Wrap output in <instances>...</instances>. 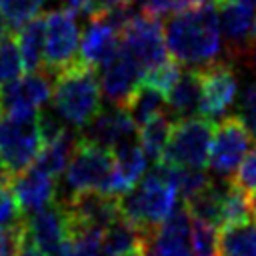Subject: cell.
<instances>
[{
  "label": "cell",
  "instance_id": "obj_22",
  "mask_svg": "<svg viewBox=\"0 0 256 256\" xmlns=\"http://www.w3.org/2000/svg\"><path fill=\"white\" fill-rule=\"evenodd\" d=\"M220 256H256V222L244 220L222 226L218 234Z\"/></svg>",
  "mask_w": 256,
  "mask_h": 256
},
{
  "label": "cell",
  "instance_id": "obj_5",
  "mask_svg": "<svg viewBox=\"0 0 256 256\" xmlns=\"http://www.w3.org/2000/svg\"><path fill=\"white\" fill-rule=\"evenodd\" d=\"M36 118L4 116L0 122V160L6 166L10 178L28 170L44 148Z\"/></svg>",
  "mask_w": 256,
  "mask_h": 256
},
{
  "label": "cell",
  "instance_id": "obj_15",
  "mask_svg": "<svg viewBox=\"0 0 256 256\" xmlns=\"http://www.w3.org/2000/svg\"><path fill=\"white\" fill-rule=\"evenodd\" d=\"M144 68L136 60V56L122 46L116 50V54L100 66V86L102 94L108 98L114 106H124L128 96L134 92V88L142 82Z\"/></svg>",
  "mask_w": 256,
  "mask_h": 256
},
{
  "label": "cell",
  "instance_id": "obj_23",
  "mask_svg": "<svg viewBox=\"0 0 256 256\" xmlns=\"http://www.w3.org/2000/svg\"><path fill=\"white\" fill-rule=\"evenodd\" d=\"M172 126H174L172 114L160 112L158 116H154L152 120H148L146 124H142L138 128V136H136L138 144L150 160L158 162L162 158V154L168 146L170 134H172Z\"/></svg>",
  "mask_w": 256,
  "mask_h": 256
},
{
  "label": "cell",
  "instance_id": "obj_4",
  "mask_svg": "<svg viewBox=\"0 0 256 256\" xmlns=\"http://www.w3.org/2000/svg\"><path fill=\"white\" fill-rule=\"evenodd\" d=\"M214 130V120L204 116H186L174 120L168 146L160 160L186 168L206 166L210 158Z\"/></svg>",
  "mask_w": 256,
  "mask_h": 256
},
{
  "label": "cell",
  "instance_id": "obj_16",
  "mask_svg": "<svg viewBox=\"0 0 256 256\" xmlns=\"http://www.w3.org/2000/svg\"><path fill=\"white\" fill-rule=\"evenodd\" d=\"M136 128L138 126L130 118L128 110L124 106H114L112 104V108L100 110L92 118V122L86 128H82L80 138H84V140H88L96 146L114 150L118 144L136 138L134 136Z\"/></svg>",
  "mask_w": 256,
  "mask_h": 256
},
{
  "label": "cell",
  "instance_id": "obj_3",
  "mask_svg": "<svg viewBox=\"0 0 256 256\" xmlns=\"http://www.w3.org/2000/svg\"><path fill=\"white\" fill-rule=\"evenodd\" d=\"M176 186L156 168H152L132 190L118 198L120 216L146 234L154 236L156 228L176 208Z\"/></svg>",
  "mask_w": 256,
  "mask_h": 256
},
{
  "label": "cell",
  "instance_id": "obj_8",
  "mask_svg": "<svg viewBox=\"0 0 256 256\" xmlns=\"http://www.w3.org/2000/svg\"><path fill=\"white\" fill-rule=\"evenodd\" d=\"M60 202L66 210L70 236L80 230H90V228L106 230L114 220L120 218L118 196H110L100 190L70 192Z\"/></svg>",
  "mask_w": 256,
  "mask_h": 256
},
{
  "label": "cell",
  "instance_id": "obj_45",
  "mask_svg": "<svg viewBox=\"0 0 256 256\" xmlns=\"http://www.w3.org/2000/svg\"><path fill=\"white\" fill-rule=\"evenodd\" d=\"M2 116H4V114H2V108H0V120H2Z\"/></svg>",
  "mask_w": 256,
  "mask_h": 256
},
{
  "label": "cell",
  "instance_id": "obj_20",
  "mask_svg": "<svg viewBox=\"0 0 256 256\" xmlns=\"http://www.w3.org/2000/svg\"><path fill=\"white\" fill-rule=\"evenodd\" d=\"M150 240V234L120 216L102 232V256H122L134 248L148 246Z\"/></svg>",
  "mask_w": 256,
  "mask_h": 256
},
{
  "label": "cell",
  "instance_id": "obj_10",
  "mask_svg": "<svg viewBox=\"0 0 256 256\" xmlns=\"http://www.w3.org/2000/svg\"><path fill=\"white\" fill-rule=\"evenodd\" d=\"M24 242L32 244L44 256H64L70 244V228L60 200L24 216Z\"/></svg>",
  "mask_w": 256,
  "mask_h": 256
},
{
  "label": "cell",
  "instance_id": "obj_28",
  "mask_svg": "<svg viewBox=\"0 0 256 256\" xmlns=\"http://www.w3.org/2000/svg\"><path fill=\"white\" fill-rule=\"evenodd\" d=\"M22 70H24V62L14 32L0 34V86L18 78Z\"/></svg>",
  "mask_w": 256,
  "mask_h": 256
},
{
  "label": "cell",
  "instance_id": "obj_24",
  "mask_svg": "<svg viewBox=\"0 0 256 256\" xmlns=\"http://www.w3.org/2000/svg\"><path fill=\"white\" fill-rule=\"evenodd\" d=\"M164 102H166V96L160 90L152 88L146 82H140L124 102V108L128 110L134 124L140 128L142 124H146L148 120L164 112Z\"/></svg>",
  "mask_w": 256,
  "mask_h": 256
},
{
  "label": "cell",
  "instance_id": "obj_18",
  "mask_svg": "<svg viewBox=\"0 0 256 256\" xmlns=\"http://www.w3.org/2000/svg\"><path fill=\"white\" fill-rule=\"evenodd\" d=\"M120 48V32L104 18H90L80 38L78 58L92 68L106 64Z\"/></svg>",
  "mask_w": 256,
  "mask_h": 256
},
{
  "label": "cell",
  "instance_id": "obj_29",
  "mask_svg": "<svg viewBox=\"0 0 256 256\" xmlns=\"http://www.w3.org/2000/svg\"><path fill=\"white\" fill-rule=\"evenodd\" d=\"M46 0H2V22L16 34V30L28 20L36 18Z\"/></svg>",
  "mask_w": 256,
  "mask_h": 256
},
{
  "label": "cell",
  "instance_id": "obj_42",
  "mask_svg": "<svg viewBox=\"0 0 256 256\" xmlns=\"http://www.w3.org/2000/svg\"><path fill=\"white\" fill-rule=\"evenodd\" d=\"M248 204H250V212H252V214H254V218H256V188H254V192L250 194Z\"/></svg>",
  "mask_w": 256,
  "mask_h": 256
},
{
  "label": "cell",
  "instance_id": "obj_43",
  "mask_svg": "<svg viewBox=\"0 0 256 256\" xmlns=\"http://www.w3.org/2000/svg\"><path fill=\"white\" fill-rule=\"evenodd\" d=\"M4 22H2V0H0V26H2Z\"/></svg>",
  "mask_w": 256,
  "mask_h": 256
},
{
  "label": "cell",
  "instance_id": "obj_33",
  "mask_svg": "<svg viewBox=\"0 0 256 256\" xmlns=\"http://www.w3.org/2000/svg\"><path fill=\"white\" fill-rule=\"evenodd\" d=\"M22 220H24V214L14 198L10 184L0 182V230L18 226Z\"/></svg>",
  "mask_w": 256,
  "mask_h": 256
},
{
  "label": "cell",
  "instance_id": "obj_14",
  "mask_svg": "<svg viewBox=\"0 0 256 256\" xmlns=\"http://www.w3.org/2000/svg\"><path fill=\"white\" fill-rule=\"evenodd\" d=\"M220 30L230 58L246 56L256 38V2L252 0H216Z\"/></svg>",
  "mask_w": 256,
  "mask_h": 256
},
{
  "label": "cell",
  "instance_id": "obj_19",
  "mask_svg": "<svg viewBox=\"0 0 256 256\" xmlns=\"http://www.w3.org/2000/svg\"><path fill=\"white\" fill-rule=\"evenodd\" d=\"M200 98H202V88H200V74L198 68L184 70L182 76L176 80V84L170 88L166 94V106L172 116L186 118L192 116L196 110H200Z\"/></svg>",
  "mask_w": 256,
  "mask_h": 256
},
{
  "label": "cell",
  "instance_id": "obj_11",
  "mask_svg": "<svg viewBox=\"0 0 256 256\" xmlns=\"http://www.w3.org/2000/svg\"><path fill=\"white\" fill-rule=\"evenodd\" d=\"M252 136L238 116H226L216 124L208 166L218 176H230L248 154Z\"/></svg>",
  "mask_w": 256,
  "mask_h": 256
},
{
  "label": "cell",
  "instance_id": "obj_21",
  "mask_svg": "<svg viewBox=\"0 0 256 256\" xmlns=\"http://www.w3.org/2000/svg\"><path fill=\"white\" fill-rule=\"evenodd\" d=\"M14 38H16V44L20 48V54H22L24 70L34 72V70L42 68L44 42H46V18L36 16L32 20H28L26 24H22L16 30Z\"/></svg>",
  "mask_w": 256,
  "mask_h": 256
},
{
  "label": "cell",
  "instance_id": "obj_6",
  "mask_svg": "<svg viewBox=\"0 0 256 256\" xmlns=\"http://www.w3.org/2000/svg\"><path fill=\"white\" fill-rule=\"evenodd\" d=\"M54 78L44 70L26 72L0 86V108L8 118H36L52 98Z\"/></svg>",
  "mask_w": 256,
  "mask_h": 256
},
{
  "label": "cell",
  "instance_id": "obj_13",
  "mask_svg": "<svg viewBox=\"0 0 256 256\" xmlns=\"http://www.w3.org/2000/svg\"><path fill=\"white\" fill-rule=\"evenodd\" d=\"M120 42L142 64L144 72L166 60V38L160 20L138 12L120 32Z\"/></svg>",
  "mask_w": 256,
  "mask_h": 256
},
{
  "label": "cell",
  "instance_id": "obj_27",
  "mask_svg": "<svg viewBox=\"0 0 256 256\" xmlns=\"http://www.w3.org/2000/svg\"><path fill=\"white\" fill-rule=\"evenodd\" d=\"M248 214H250V204L246 192L240 186H236L232 180H228L224 184V194H222V226L244 222L250 218Z\"/></svg>",
  "mask_w": 256,
  "mask_h": 256
},
{
  "label": "cell",
  "instance_id": "obj_39",
  "mask_svg": "<svg viewBox=\"0 0 256 256\" xmlns=\"http://www.w3.org/2000/svg\"><path fill=\"white\" fill-rule=\"evenodd\" d=\"M90 4H92V0H62V8H66V10L74 12V14H78V12L86 14Z\"/></svg>",
  "mask_w": 256,
  "mask_h": 256
},
{
  "label": "cell",
  "instance_id": "obj_7",
  "mask_svg": "<svg viewBox=\"0 0 256 256\" xmlns=\"http://www.w3.org/2000/svg\"><path fill=\"white\" fill-rule=\"evenodd\" d=\"M46 42H44V62L42 70L52 78L78 60L80 50V30L74 12L66 8H56L46 16Z\"/></svg>",
  "mask_w": 256,
  "mask_h": 256
},
{
  "label": "cell",
  "instance_id": "obj_41",
  "mask_svg": "<svg viewBox=\"0 0 256 256\" xmlns=\"http://www.w3.org/2000/svg\"><path fill=\"white\" fill-rule=\"evenodd\" d=\"M146 250H148V246H140V248H134V250H130L122 256H146Z\"/></svg>",
  "mask_w": 256,
  "mask_h": 256
},
{
  "label": "cell",
  "instance_id": "obj_40",
  "mask_svg": "<svg viewBox=\"0 0 256 256\" xmlns=\"http://www.w3.org/2000/svg\"><path fill=\"white\" fill-rule=\"evenodd\" d=\"M248 58H250V62H252V66L256 68V38H254V42L250 44V48H248V54H246Z\"/></svg>",
  "mask_w": 256,
  "mask_h": 256
},
{
  "label": "cell",
  "instance_id": "obj_38",
  "mask_svg": "<svg viewBox=\"0 0 256 256\" xmlns=\"http://www.w3.org/2000/svg\"><path fill=\"white\" fill-rule=\"evenodd\" d=\"M130 4H136L134 0H92L90 8H88V16L90 18H98V16H104L116 8H122V6H130Z\"/></svg>",
  "mask_w": 256,
  "mask_h": 256
},
{
  "label": "cell",
  "instance_id": "obj_31",
  "mask_svg": "<svg viewBox=\"0 0 256 256\" xmlns=\"http://www.w3.org/2000/svg\"><path fill=\"white\" fill-rule=\"evenodd\" d=\"M190 248H192V254H194V256H214V254L218 252V234H216V226L192 218Z\"/></svg>",
  "mask_w": 256,
  "mask_h": 256
},
{
  "label": "cell",
  "instance_id": "obj_17",
  "mask_svg": "<svg viewBox=\"0 0 256 256\" xmlns=\"http://www.w3.org/2000/svg\"><path fill=\"white\" fill-rule=\"evenodd\" d=\"M10 188L24 216L50 206L52 202H56V194H58L56 178L38 170L36 166H30L28 170L14 176L10 180Z\"/></svg>",
  "mask_w": 256,
  "mask_h": 256
},
{
  "label": "cell",
  "instance_id": "obj_35",
  "mask_svg": "<svg viewBox=\"0 0 256 256\" xmlns=\"http://www.w3.org/2000/svg\"><path fill=\"white\" fill-rule=\"evenodd\" d=\"M238 118L248 128L252 140H256V80L250 82L242 92V98L238 104Z\"/></svg>",
  "mask_w": 256,
  "mask_h": 256
},
{
  "label": "cell",
  "instance_id": "obj_36",
  "mask_svg": "<svg viewBox=\"0 0 256 256\" xmlns=\"http://www.w3.org/2000/svg\"><path fill=\"white\" fill-rule=\"evenodd\" d=\"M232 182L236 186H240L244 192L256 188V148L244 156V160L240 162L236 174L232 176Z\"/></svg>",
  "mask_w": 256,
  "mask_h": 256
},
{
  "label": "cell",
  "instance_id": "obj_34",
  "mask_svg": "<svg viewBox=\"0 0 256 256\" xmlns=\"http://www.w3.org/2000/svg\"><path fill=\"white\" fill-rule=\"evenodd\" d=\"M146 256H194L190 242L186 240H168L160 236H152Z\"/></svg>",
  "mask_w": 256,
  "mask_h": 256
},
{
  "label": "cell",
  "instance_id": "obj_1",
  "mask_svg": "<svg viewBox=\"0 0 256 256\" xmlns=\"http://www.w3.org/2000/svg\"><path fill=\"white\" fill-rule=\"evenodd\" d=\"M220 16L214 2H194L164 22L166 48L182 66L202 68L220 54Z\"/></svg>",
  "mask_w": 256,
  "mask_h": 256
},
{
  "label": "cell",
  "instance_id": "obj_37",
  "mask_svg": "<svg viewBox=\"0 0 256 256\" xmlns=\"http://www.w3.org/2000/svg\"><path fill=\"white\" fill-rule=\"evenodd\" d=\"M24 246V220L18 226L0 230V256H18Z\"/></svg>",
  "mask_w": 256,
  "mask_h": 256
},
{
  "label": "cell",
  "instance_id": "obj_9",
  "mask_svg": "<svg viewBox=\"0 0 256 256\" xmlns=\"http://www.w3.org/2000/svg\"><path fill=\"white\" fill-rule=\"evenodd\" d=\"M114 170V154L108 148L96 146L84 138H76L74 154L64 172V180L72 192L102 190Z\"/></svg>",
  "mask_w": 256,
  "mask_h": 256
},
{
  "label": "cell",
  "instance_id": "obj_32",
  "mask_svg": "<svg viewBox=\"0 0 256 256\" xmlns=\"http://www.w3.org/2000/svg\"><path fill=\"white\" fill-rule=\"evenodd\" d=\"M102 232L90 228L72 234L64 256H102Z\"/></svg>",
  "mask_w": 256,
  "mask_h": 256
},
{
  "label": "cell",
  "instance_id": "obj_25",
  "mask_svg": "<svg viewBox=\"0 0 256 256\" xmlns=\"http://www.w3.org/2000/svg\"><path fill=\"white\" fill-rule=\"evenodd\" d=\"M76 138L78 136H72V132L68 130L60 138H56L54 142L44 144L40 156L36 158V162L32 166H36L38 170L50 174L52 178H58L60 174L66 172V168L70 164V158H72L74 146H76Z\"/></svg>",
  "mask_w": 256,
  "mask_h": 256
},
{
  "label": "cell",
  "instance_id": "obj_26",
  "mask_svg": "<svg viewBox=\"0 0 256 256\" xmlns=\"http://www.w3.org/2000/svg\"><path fill=\"white\" fill-rule=\"evenodd\" d=\"M222 194L224 184L210 182L202 192H198L184 204L194 220H202L212 226H222Z\"/></svg>",
  "mask_w": 256,
  "mask_h": 256
},
{
  "label": "cell",
  "instance_id": "obj_12",
  "mask_svg": "<svg viewBox=\"0 0 256 256\" xmlns=\"http://www.w3.org/2000/svg\"><path fill=\"white\" fill-rule=\"evenodd\" d=\"M200 74V116L216 120L226 114V110L234 104L236 92H238V80L234 74V68L228 60H216L202 68H198Z\"/></svg>",
  "mask_w": 256,
  "mask_h": 256
},
{
  "label": "cell",
  "instance_id": "obj_44",
  "mask_svg": "<svg viewBox=\"0 0 256 256\" xmlns=\"http://www.w3.org/2000/svg\"><path fill=\"white\" fill-rule=\"evenodd\" d=\"M196 2H216V0H196Z\"/></svg>",
  "mask_w": 256,
  "mask_h": 256
},
{
  "label": "cell",
  "instance_id": "obj_2",
  "mask_svg": "<svg viewBox=\"0 0 256 256\" xmlns=\"http://www.w3.org/2000/svg\"><path fill=\"white\" fill-rule=\"evenodd\" d=\"M52 104L66 124L80 130L86 128L102 110L100 76L78 58L54 76Z\"/></svg>",
  "mask_w": 256,
  "mask_h": 256
},
{
  "label": "cell",
  "instance_id": "obj_30",
  "mask_svg": "<svg viewBox=\"0 0 256 256\" xmlns=\"http://www.w3.org/2000/svg\"><path fill=\"white\" fill-rule=\"evenodd\" d=\"M182 64H178L176 60H164V62H160V64H156V66H152L150 70H146L144 72V76H142V82H146V84H150L152 88H156V90H160L164 96L170 92V88L176 84V80L182 76Z\"/></svg>",
  "mask_w": 256,
  "mask_h": 256
}]
</instances>
